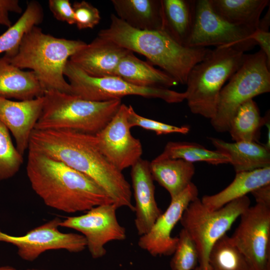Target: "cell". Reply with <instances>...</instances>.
I'll return each instance as SVG.
<instances>
[{"instance_id":"cell-1","label":"cell","mask_w":270,"mask_h":270,"mask_svg":"<svg viewBox=\"0 0 270 270\" xmlns=\"http://www.w3.org/2000/svg\"><path fill=\"white\" fill-rule=\"evenodd\" d=\"M28 148L60 161L88 176L110 196L118 208L132 212L130 185L122 172L100 150L95 134L70 130H34Z\"/></svg>"},{"instance_id":"cell-2","label":"cell","mask_w":270,"mask_h":270,"mask_svg":"<svg viewBox=\"0 0 270 270\" xmlns=\"http://www.w3.org/2000/svg\"><path fill=\"white\" fill-rule=\"evenodd\" d=\"M27 176L34 192L48 206L68 214L114 204L95 182L64 163L28 148Z\"/></svg>"},{"instance_id":"cell-3","label":"cell","mask_w":270,"mask_h":270,"mask_svg":"<svg viewBox=\"0 0 270 270\" xmlns=\"http://www.w3.org/2000/svg\"><path fill=\"white\" fill-rule=\"evenodd\" d=\"M98 36L144 56L150 63L158 66L182 84H186L191 69L210 50L181 45L162 30L136 29L114 14H111L108 28L100 30Z\"/></svg>"},{"instance_id":"cell-4","label":"cell","mask_w":270,"mask_h":270,"mask_svg":"<svg viewBox=\"0 0 270 270\" xmlns=\"http://www.w3.org/2000/svg\"><path fill=\"white\" fill-rule=\"evenodd\" d=\"M87 44L80 40L54 36L36 26L23 38L16 53L6 56L11 64L33 72L44 92L57 90L71 94L64 70L67 62Z\"/></svg>"},{"instance_id":"cell-5","label":"cell","mask_w":270,"mask_h":270,"mask_svg":"<svg viewBox=\"0 0 270 270\" xmlns=\"http://www.w3.org/2000/svg\"><path fill=\"white\" fill-rule=\"evenodd\" d=\"M34 130H70L96 134L112 119L121 100L94 102L57 90L44 92Z\"/></svg>"},{"instance_id":"cell-6","label":"cell","mask_w":270,"mask_h":270,"mask_svg":"<svg viewBox=\"0 0 270 270\" xmlns=\"http://www.w3.org/2000/svg\"><path fill=\"white\" fill-rule=\"evenodd\" d=\"M245 54L232 47H218L190 70L186 100L192 112L211 120L226 82L242 64Z\"/></svg>"},{"instance_id":"cell-7","label":"cell","mask_w":270,"mask_h":270,"mask_svg":"<svg viewBox=\"0 0 270 270\" xmlns=\"http://www.w3.org/2000/svg\"><path fill=\"white\" fill-rule=\"evenodd\" d=\"M270 70L266 56L260 50L245 54L242 64L220 93L216 112L210 120L216 131L228 132L232 118L242 104L270 91Z\"/></svg>"},{"instance_id":"cell-8","label":"cell","mask_w":270,"mask_h":270,"mask_svg":"<svg viewBox=\"0 0 270 270\" xmlns=\"http://www.w3.org/2000/svg\"><path fill=\"white\" fill-rule=\"evenodd\" d=\"M250 204L249 198L246 196L214 210L207 208L198 198L189 204L180 222L196 246L202 270H208L209 254L212 246Z\"/></svg>"},{"instance_id":"cell-9","label":"cell","mask_w":270,"mask_h":270,"mask_svg":"<svg viewBox=\"0 0 270 270\" xmlns=\"http://www.w3.org/2000/svg\"><path fill=\"white\" fill-rule=\"evenodd\" d=\"M70 87L71 94L86 100L104 102L121 100L127 96L159 98L167 103H180L186 100L181 92L160 87H142L132 84L116 76L94 77L84 72L70 60L64 70Z\"/></svg>"},{"instance_id":"cell-10","label":"cell","mask_w":270,"mask_h":270,"mask_svg":"<svg viewBox=\"0 0 270 270\" xmlns=\"http://www.w3.org/2000/svg\"><path fill=\"white\" fill-rule=\"evenodd\" d=\"M253 32L225 20L214 10L209 0H196L193 27L186 46L232 47L244 52L256 44L250 37Z\"/></svg>"},{"instance_id":"cell-11","label":"cell","mask_w":270,"mask_h":270,"mask_svg":"<svg viewBox=\"0 0 270 270\" xmlns=\"http://www.w3.org/2000/svg\"><path fill=\"white\" fill-rule=\"evenodd\" d=\"M62 220L55 217L22 236L11 235L0 229V242L15 246L18 256L27 262L35 260L50 250H64L78 253L86 248V240L82 234L60 232Z\"/></svg>"},{"instance_id":"cell-12","label":"cell","mask_w":270,"mask_h":270,"mask_svg":"<svg viewBox=\"0 0 270 270\" xmlns=\"http://www.w3.org/2000/svg\"><path fill=\"white\" fill-rule=\"evenodd\" d=\"M117 209L114 204L98 206L82 214L62 220L60 227L80 232L86 239L92 257L100 258L106 253V244L124 240L126 238L125 228L118 220Z\"/></svg>"},{"instance_id":"cell-13","label":"cell","mask_w":270,"mask_h":270,"mask_svg":"<svg viewBox=\"0 0 270 270\" xmlns=\"http://www.w3.org/2000/svg\"><path fill=\"white\" fill-rule=\"evenodd\" d=\"M240 218L230 236L232 242L254 270H270V208L256 204Z\"/></svg>"},{"instance_id":"cell-14","label":"cell","mask_w":270,"mask_h":270,"mask_svg":"<svg viewBox=\"0 0 270 270\" xmlns=\"http://www.w3.org/2000/svg\"><path fill=\"white\" fill-rule=\"evenodd\" d=\"M128 106L122 104L110 122L96 134L98 146L106 158L120 172L140 159L142 148L134 137L128 121Z\"/></svg>"},{"instance_id":"cell-15","label":"cell","mask_w":270,"mask_h":270,"mask_svg":"<svg viewBox=\"0 0 270 270\" xmlns=\"http://www.w3.org/2000/svg\"><path fill=\"white\" fill-rule=\"evenodd\" d=\"M198 196V188L192 182L182 192L171 199L166 210L158 218L150 230L140 236L138 242L139 247L154 256L173 254L178 237L172 236V230L189 204Z\"/></svg>"},{"instance_id":"cell-16","label":"cell","mask_w":270,"mask_h":270,"mask_svg":"<svg viewBox=\"0 0 270 270\" xmlns=\"http://www.w3.org/2000/svg\"><path fill=\"white\" fill-rule=\"evenodd\" d=\"M44 96L14 101L0 96V122L12 134L16 148L23 155L28 149L31 134L40 115Z\"/></svg>"},{"instance_id":"cell-17","label":"cell","mask_w":270,"mask_h":270,"mask_svg":"<svg viewBox=\"0 0 270 270\" xmlns=\"http://www.w3.org/2000/svg\"><path fill=\"white\" fill-rule=\"evenodd\" d=\"M130 176L136 202L134 225L140 236L150 230L162 212L156 200L150 162L140 159L132 167Z\"/></svg>"},{"instance_id":"cell-18","label":"cell","mask_w":270,"mask_h":270,"mask_svg":"<svg viewBox=\"0 0 270 270\" xmlns=\"http://www.w3.org/2000/svg\"><path fill=\"white\" fill-rule=\"evenodd\" d=\"M130 52L98 36L72 55L70 60L90 76L100 78L114 76L120 61Z\"/></svg>"},{"instance_id":"cell-19","label":"cell","mask_w":270,"mask_h":270,"mask_svg":"<svg viewBox=\"0 0 270 270\" xmlns=\"http://www.w3.org/2000/svg\"><path fill=\"white\" fill-rule=\"evenodd\" d=\"M216 150L228 156L236 172L250 171L270 166V150L255 142H227L210 138Z\"/></svg>"},{"instance_id":"cell-20","label":"cell","mask_w":270,"mask_h":270,"mask_svg":"<svg viewBox=\"0 0 270 270\" xmlns=\"http://www.w3.org/2000/svg\"><path fill=\"white\" fill-rule=\"evenodd\" d=\"M44 93L33 72L14 66L4 56L0 58V96L26 100L42 96Z\"/></svg>"},{"instance_id":"cell-21","label":"cell","mask_w":270,"mask_h":270,"mask_svg":"<svg viewBox=\"0 0 270 270\" xmlns=\"http://www.w3.org/2000/svg\"><path fill=\"white\" fill-rule=\"evenodd\" d=\"M268 184H270V166L236 172L234 178L228 186L216 194L203 196L201 201L209 210H218Z\"/></svg>"},{"instance_id":"cell-22","label":"cell","mask_w":270,"mask_h":270,"mask_svg":"<svg viewBox=\"0 0 270 270\" xmlns=\"http://www.w3.org/2000/svg\"><path fill=\"white\" fill-rule=\"evenodd\" d=\"M150 168L154 180L168 191L170 199L180 194L192 182L195 172L192 163L160 155L150 162Z\"/></svg>"},{"instance_id":"cell-23","label":"cell","mask_w":270,"mask_h":270,"mask_svg":"<svg viewBox=\"0 0 270 270\" xmlns=\"http://www.w3.org/2000/svg\"><path fill=\"white\" fill-rule=\"evenodd\" d=\"M120 19L140 30H162L161 0H112Z\"/></svg>"},{"instance_id":"cell-24","label":"cell","mask_w":270,"mask_h":270,"mask_svg":"<svg viewBox=\"0 0 270 270\" xmlns=\"http://www.w3.org/2000/svg\"><path fill=\"white\" fill-rule=\"evenodd\" d=\"M114 76L142 87L168 88L178 84L165 72L155 68L150 63L139 59L132 52L128 53L121 60Z\"/></svg>"},{"instance_id":"cell-25","label":"cell","mask_w":270,"mask_h":270,"mask_svg":"<svg viewBox=\"0 0 270 270\" xmlns=\"http://www.w3.org/2000/svg\"><path fill=\"white\" fill-rule=\"evenodd\" d=\"M196 0H161L162 30L186 46L192 31Z\"/></svg>"},{"instance_id":"cell-26","label":"cell","mask_w":270,"mask_h":270,"mask_svg":"<svg viewBox=\"0 0 270 270\" xmlns=\"http://www.w3.org/2000/svg\"><path fill=\"white\" fill-rule=\"evenodd\" d=\"M214 10L229 22L254 32L269 0H209Z\"/></svg>"},{"instance_id":"cell-27","label":"cell","mask_w":270,"mask_h":270,"mask_svg":"<svg viewBox=\"0 0 270 270\" xmlns=\"http://www.w3.org/2000/svg\"><path fill=\"white\" fill-rule=\"evenodd\" d=\"M44 16L42 7L38 2H28L18 20L0 35V54L5 52L7 56L14 55L25 34L41 24Z\"/></svg>"},{"instance_id":"cell-28","label":"cell","mask_w":270,"mask_h":270,"mask_svg":"<svg viewBox=\"0 0 270 270\" xmlns=\"http://www.w3.org/2000/svg\"><path fill=\"white\" fill-rule=\"evenodd\" d=\"M268 118V115L261 116L253 99L248 100L238 108L230 122L228 132L232 140L257 142Z\"/></svg>"},{"instance_id":"cell-29","label":"cell","mask_w":270,"mask_h":270,"mask_svg":"<svg viewBox=\"0 0 270 270\" xmlns=\"http://www.w3.org/2000/svg\"><path fill=\"white\" fill-rule=\"evenodd\" d=\"M160 156L182 159L192 164L202 162L218 165L230 162L228 156L216 150H212L198 144L188 142H169Z\"/></svg>"},{"instance_id":"cell-30","label":"cell","mask_w":270,"mask_h":270,"mask_svg":"<svg viewBox=\"0 0 270 270\" xmlns=\"http://www.w3.org/2000/svg\"><path fill=\"white\" fill-rule=\"evenodd\" d=\"M208 270H254L226 234L212 246L209 254Z\"/></svg>"},{"instance_id":"cell-31","label":"cell","mask_w":270,"mask_h":270,"mask_svg":"<svg viewBox=\"0 0 270 270\" xmlns=\"http://www.w3.org/2000/svg\"><path fill=\"white\" fill-rule=\"evenodd\" d=\"M8 129L0 122V182L14 176L24 162L12 142Z\"/></svg>"},{"instance_id":"cell-32","label":"cell","mask_w":270,"mask_h":270,"mask_svg":"<svg viewBox=\"0 0 270 270\" xmlns=\"http://www.w3.org/2000/svg\"><path fill=\"white\" fill-rule=\"evenodd\" d=\"M170 262L172 270H192L198 266V253L196 246L186 230L182 228L178 242Z\"/></svg>"},{"instance_id":"cell-33","label":"cell","mask_w":270,"mask_h":270,"mask_svg":"<svg viewBox=\"0 0 270 270\" xmlns=\"http://www.w3.org/2000/svg\"><path fill=\"white\" fill-rule=\"evenodd\" d=\"M128 121L131 128L139 126L155 132L158 135L172 133L186 134L190 131L188 126H176L142 116L137 114L131 106H128Z\"/></svg>"},{"instance_id":"cell-34","label":"cell","mask_w":270,"mask_h":270,"mask_svg":"<svg viewBox=\"0 0 270 270\" xmlns=\"http://www.w3.org/2000/svg\"><path fill=\"white\" fill-rule=\"evenodd\" d=\"M72 6L75 24L78 30L92 28L99 24L101 18L100 12L90 2L84 0L75 2Z\"/></svg>"},{"instance_id":"cell-35","label":"cell","mask_w":270,"mask_h":270,"mask_svg":"<svg viewBox=\"0 0 270 270\" xmlns=\"http://www.w3.org/2000/svg\"><path fill=\"white\" fill-rule=\"evenodd\" d=\"M48 4L56 19L69 24H75L74 12L68 0H49Z\"/></svg>"},{"instance_id":"cell-36","label":"cell","mask_w":270,"mask_h":270,"mask_svg":"<svg viewBox=\"0 0 270 270\" xmlns=\"http://www.w3.org/2000/svg\"><path fill=\"white\" fill-rule=\"evenodd\" d=\"M22 11L18 0H0V26L10 27L12 23L9 17V13L20 14Z\"/></svg>"},{"instance_id":"cell-37","label":"cell","mask_w":270,"mask_h":270,"mask_svg":"<svg viewBox=\"0 0 270 270\" xmlns=\"http://www.w3.org/2000/svg\"><path fill=\"white\" fill-rule=\"evenodd\" d=\"M256 44L260 46V50L266 56L268 64L270 67V32L269 30L256 29L250 36Z\"/></svg>"},{"instance_id":"cell-38","label":"cell","mask_w":270,"mask_h":270,"mask_svg":"<svg viewBox=\"0 0 270 270\" xmlns=\"http://www.w3.org/2000/svg\"><path fill=\"white\" fill-rule=\"evenodd\" d=\"M256 204L270 208V184L261 186L250 192Z\"/></svg>"},{"instance_id":"cell-39","label":"cell","mask_w":270,"mask_h":270,"mask_svg":"<svg viewBox=\"0 0 270 270\" xmlns=\"http://www.w3.org/2000/svg\"><path fill=\"white\" fill-rule=\"evenodd\" d=\"M270 8L265 14L264 18L260 20L258 26V28H260L264 30H268L270 26Z\"/></svg>"},{"instance_id":"cell-40","label":"cell","mask_w":270,"mask_h":270,"mask_svg":"<svg viewBox=\"0 0 270 270\" xmlns=\"http://www.w3.org/2000/svg\"><path fill=\"white\" fill-rule=\"evenodd\" d=\"M0 270H16L12 266H0Z\"/></svg>"},{"instance_id":"cell-41","label":"cell","mask_w":270,"mask_h":270,"mask_svg":"<svg viewBox=\"0 0 270 270\" xmlns=\"http://www.w3.org/2000/svg\"><path fill=\"white\" fill-rule=\"evenodd\" d=\"M24 270H48L46 269H38V268H28Z\"/></svg>"},{"instance_id":"cell-42","label":"cell","mask_w":270,"mask_h":270,"mask_svg":"<svg viewBox=\"0 0 270 270\" xmlns=\"http://www.w3.org/2000/svg\"><path fill=\"white\" fill-rule=\"evenodd\" d=\"M192 270H202V269H201L200 267L199 266H198Z\"/></svg>"}]
</instances>
